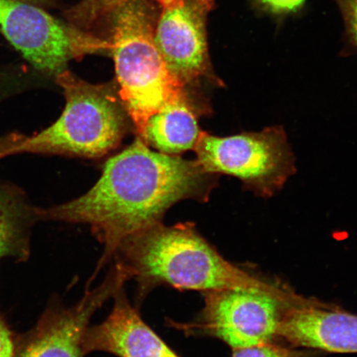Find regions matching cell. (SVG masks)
<instances>
[{"mask_svg": "<svg viewBox=\"0 0 357 357\" xmlns=\"http://www.w3.org/2000/svg\"><path fill=\"white\" fill-rule=\"evenodd\" d=\"M159 11L151 0H129L102 19L107 20L119 96L138 137L151 115L187 91L155 46Z\"/></svg>", "mask_w": 357, "mask_h": 357, "instance_id": "obj_3", "label": "cell"}, {"mask_svg": "<svg viewBox=\"0 0 357 357\" xmlns=\"http://www.w3.org/2000/svg\"><path fill=\"white\" fill-rule=\"evenodd\" d=\"M218 175L197 160L151 150L140 137L112 156L87 193L64 204L34 208L36 218L83 223L104 245L96 273L114 258L124 241L159 223L169 208L185 199L205 202Z\"/></svg>", "mask_w": 357, "mask_h": 357, "instance_id": "obj_1", "label": "cell"}, {"mask_svg": "<svg viewBox=\"0 0 357 357\" xmlns=\"http://www.w3.org/2000/svg\"><path fill=\"white\" fill-rule=\"evenodd\" d=\"M204 296L198 317L186 324L172 321V326L187 336L220 339L234 350L273 342L290 307L315 303L296 294L245 289L213 290Z\"/></svg>", "mask_w": 357, "mask_h": 357, "instance_id": "obj_6", "label": "cell"}, {"mask_svg": "<svg viewBox=\"0 0 357 357\" xmlns=\"http://www.w3.org/2000/svg\"><path fill=\"white\" fill-rule=\"evenodd\" d=\"M129 0H82L64 12L66 21L78 28L89 31L107 13Z\"/></svg>", "mask_w": 357, "mask_h": 357, "instance_id": "obj_14", "label": "cell"}, {"mask_svg": "<svg viewBox=\"0 0 357 357\" xmlns=\"http://www.w3.org/2000/svg\"><path fill=\"white\" fill-rule=\"evenodd\" d=\"M200 113L186 91L151 115L140 137L146 145L167 155L195 150L202 133L198 123Z\"/></svg>", "mask_w": 357, "mask_h": 357, "instance_id": "obj_12", "label": "cell"}, {"mask_svg": "<svg viewBox=\"0 0 357 357\" xmlns=\"http://www.w3.org/2000/svg\"><path fill=\"white\" fill-rule=\"evenodd\" d=\"M0 33L36 69L55 77L70 61L111 52L108 39L21 0H0Z\"/></svg>", "mask_w": 357, "mask_h": 357, "instance_id": "obj_7", "label": "cell"}, {"mask_svg": "<svg viewBox=\"0 0 357 357\" xmlns=\"http://www.w3.org/2000/svg\"><path fill=\"white\" fill-rule=\"evenodd\" d=\"M129 280L119 263L108 275L82 300L70 307H54L46 312L37 327L20 343L13 357H83V339L96 311L114 298Z\"/></svg>", "mask_w": 357, "mask_h": 357, "instance_id": "obj_9", "label": "cell"}, {"mask_svg": "<svg viewBox=\"0 0 357 357\" xmlns=\"http://www.w3.org/2000/svg\"><path fill=\"white\" fill-rule=\"evenodd\" d=\"M114 298L113 310L104 322L87 328L84 356L105 351L119 357H181L142 320L123 288Z\"/></svg>", "mask_w": 357, "mask_h": 357, "instance_id": "obj_10", "label": "cell"}, {"mask_svg": "<svg viewBox=\"0 0 357 357\" xmlns=\"http://www.w3.org/2000/svg\"><path fill=\"white\" fill-rule=\"evenodd\" d=\"M21 1L36 4V6L43 8H50L55 6V3L52 1V0H21Z\"/></svg>", "mask_w": 357, "mask_h": 357, "instance_id": "obj_20", "label": "cell"}, {"mask_svg": "<svg viewBox=\"0 0 357 357\" xmlns=\"http://www.w3.org/2000/svg\"><path fill=\"white\" fill-rule=\"evenodd\" d=\"M344 22L347 33L357 47V0H335Z\"/></svg>", "mask_w": 357, "mask_h": 357, "instance_id": "obj_16", "label": "cell"}, {"mask_svg": "<svg viewBox=\"0 0 357 357\" xmlns=\"http://www.w3.org/2000/svg\"><path fill=\"white\" fill-rule=\"evenodd\" d=\"M15 354V345L10 330L0 319V357H13Z\"/></svg>", "mask_w": 357, "mask_h": 357, "instance_id": "obj_18", "label": "cell"}, {"mask_svg": "<svg viewBox=\"0 0 357 357\" xmlns=\"http://www.w3.org/2000/svg\"><path fill=\"white\" fill-rule=\"evenodd\" d=\"M36 216L20 196L0 190V259L26 260L29 255V227Z\"/></svg>", "mask_w": 357, "mask_h": 357, "instance_id": "obj_13", "label": "cell"}, {"mask_svg": "<svg viewBox=\"0 0 357 357\" xmlns=\"http://www.w3.org/2000/svg\"><path fill=\"white\" fill-rule=\"evenodd\" d=\"M278 337L294 347L335 354H357V315L318 302L290 307Z\"/></svg>", "mask_w": 357, "mask_h": 357, "instance_id": "obj_11", "label": "cell"}, {"mask_svg": "<svg viewBox=\"0 0 357 357\" xmlns=\"http://www.w3.org/2000/svg\"><path fill=\"white\" fill-rule=\"evenodd\" d=\"M56 82L66 99L60 118L33 136L24 135L15 154L98 158L117 149L130 118L115 84H89L68 70L57 75Z\"/></svg>", "mask_w": 357, "mask_h": 357, "instance_id": "obj_4", "label": "cell"}, {"mask_svg": "<svg viewBox=\"0 0 357 357\" xmlns=\"http://www.w3.org/2000/svg\"><path fill=\"white\" fill-rule=\"evenodd\" d=\"M231 357H312V354L310 351L290 349L269 342L234 350Z\"/></svg>", "mask_w": 357, "mask_h": 357, "instance_id": "obj_15", "label": "cell"}, {"mask_svg": "<svg viewBox=\"0 0 357 357\" xmlns=\"http://www.w3.org/2000/svg\"><path fill=\"white\" fill-rule=\"evenodd\" d=\"M160 11L154 40L168 69L185 86L201 80L222 83L209 56L207 24L215 0H156Z\"/></svg>", "mask_w": 357, "mask_h": 357, "instance_id": "obj_8", "label": "cell"}, {"mask_svg": "<svg viewBox=\"0 0 357 357\" xmlns=\"http://www.w3.org/2000/svg\"><path fill=\"white\" fill-rule=\"evenodd\" d=\"M137 284V298L155 287L206 293L245 289L290 296L292 293L268 284L231 264L190 222L162 223L131 236L114 258Z\"/></svg>", "mask_w": 357, "mask_h": 357, "instance_id": "obj_2", "label": "cell"}, {"mask_svg": "<svg viewBox=\"0 0 357 357\" xmlns=\"http://www.w3.org/2000/svg\"><path fill=\"white\" fill-rule=\"evenodd\" d=\"M194 151L205 172L238 178L245 190L262 198L278 193L296 172L287 133L280 126L229 137L202 132Z\"/></svg>", "mask_w": 357, "mask_h": 357, "instance_id": "obj_5", "label": "cell"}, {"mask_svg": "<svg viewBox=\"0 0 357 357\" xmlns=\"http://www.w3.org/2000/svg\"><path fill=\"white\" fill-rule=\"evenodd\" d=\"M258 7L272 15H287L296 12L305 0H255Z\"/></svg>", "mask_w": 357, "mask_h": 357, "instance_id": "obj_17", "label": "cell"}, {"mask_svg": "<svg viewBox=\"0 0 357 357\" xmlns=\"http://www.w3.org/2000/svg\"><path fill=\"white\" fill-rule=\"evenodd\" d=\"M24 137L22 134L11 133L0 138V159L13 155L17 145Z\"/></svg>", "mask_w": 357, "mask_h": 357, "instance_id": "obj_19", "label": "cell"}]
</instances>
